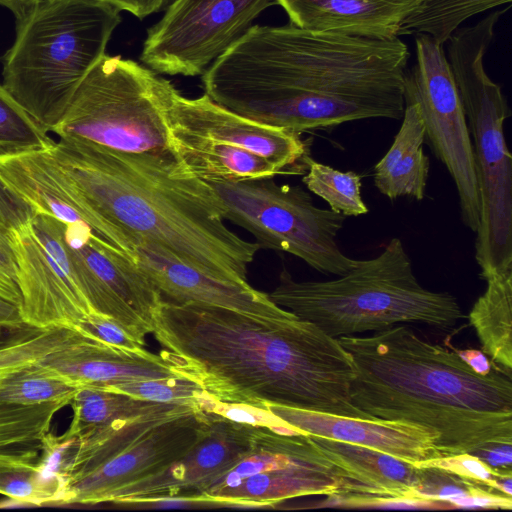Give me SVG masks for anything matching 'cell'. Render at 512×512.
<instances>
[{
	"instance_id": "cell-1",
	"label": "cell",
	"mask_w": 512,
	"mask_h": 512,
	"mask_svg": "<svg viewBox=\"0 0 512 512\" xmlns=\"http://www.w3.org/2000/svg\"><path fill=\"white\" fill-rule=\"evenodd\" d=\"M407 45L284 26L252 25L205 70L214 102L298 133L403 116Z\"/></svg>"
},
{
	"instance_id": "cell-2",
	"label": "cell",
	"mask_w": 512,
	"mask_h": 512,
	"mask_svg": "<svg viewBox=\"0 0 512 512\" xmlns=\"http://www.w3.org/2000/svg\"><path fill=\"white\" fill-rule=\"evenodd\" d=\"M152 334L172 369L219 402L369 419L351 404L355 367L349 353L293 313L257 318L163 298Z\"/></svg>"
},
{
	"instance_id": "cell-3",
	"label": "cell",
	"mask_w": 512,
	"mask_h": 512,
	"mask_svg": "<svg viewBox=\"0 0 512 512\" xmlns=\"http://www.w3.org/2000/svg\"><path fill=\"white\" fill-rule=\"evenodd\" d=\"M48 151L84 219L109 244L133 256L136 245L155 247L210 277L248 283L260 246L225 225L210 184L174 158L69 139Z\"/></svg>"
},
{
	"instance_id": "cell-4",
	"label": "cell",
	"mask_w": 512,
	"mask_h": 512,
	"mask_svg": "<svg viewBox=\"0 0 512 512\" xmlns=\"http://www.w3.org/2000/svg\"><path fill=\"white\" fill-rule=\"evenodd\" d=\"M337 339L355 367L351 404L369 419L426 427L443 456L512 444L511 373H478L455 348L401 324Z\"/></svg>"
},
{
	"instance_id": "cell-5",
	"label": "cell",
	"mask_w": 512,
	"mask_h": 512,
	"mask_svg": "<svg viewBox=\"0 0 512 512\" xmlns=\"http://www.w3.org/2000/svg\"><path fill=\"white\" fill-rule=\"evenodd\" d=\"M269 297L333 338L401 323L449 331L466 318L454 295L430 291L419 283L399 238H392L377 256L357 260L335 279L297 281L283 269Z\"/></svg>"
},
{
	"instance_id": "cell-6",
	"label": "cell",
	"mask_w": 512,
	"mask_h": 512,
	"mask_svg": "<svg viewBox=\"0 0 512 512\" xmlns=\"http://www.w3.org/2000/svg\"><path fill=\"white\" fill-rule=\"evenodd\" d=\"M120 22V11L105 0H41L16 19L14 42L1 59L2 85L53 132Z\"/></svg>"
},
{
	"instance_id": "cell-7",
	"label": "cell",
	"mask_w": 512,
	"mask_h": 512,
	"mask_svg": "<svg viewBox=\"0 0 512 512\" xmlns=\"http://www.w3.org/2000/svg\"><path fill=\"white\" fill-rule=\"evenodd\" d=\"M507 10L458 28L446 41V58L472 141L479 196L475 259L483 280L512 269V156L504 135L510 110L501 87L483 65L496 24Z\"/></svg>"
},
{
	"instance_id": "cell-8",
	"label": "cell",
	"mask_w": 512,
	"mask_h": 512,
	"mask_svg": "<svg viewBox=\"0 0 512 512\" xmlns=\"http://www.w3.org/2000/svg\"><path fill=\"white\" fill-rule=\"evenodd\" d=\"M210 419L211 412L174 404L77 439L61 504L105 503L120 488L161 472L194 446Z\"/></svg>"
},
{
	"instance_id": "cell-9",
	"label": "cell",
	"mask_w": 512,
	"mask_h": 512,
	"mask_svg": "<svg viewBox=\"0 0 512 512\" xmlns=\"http://www.w3.org/2000/svg\"><path fill=\"white\" fill-rule=\"evenodd\" d=\"M174 89L155 71L105 54L79 85L53 133L120 152L174 158L167 126Z\"/></svg>"
},
{
	"instance_id": "cell-10",
	"label": "cell",
	"mask_w": 512,
	"mask_h": 512,
	"mask_svg": "<svg viewBox=\"0 0 512 512\" xmlns=\"http://www.w3.org/2000/svg\"><path fill=\"white\" fill-rule=\"evenodd\" d=\"M208 183L222 202L223 218L251 233L260 248L292 254L326 275L341 276L355 266L357 259L337 242L346 216L317 207L300 186L273 178Z\"/></svg>"
},
{
	"instance_id": "cell-11",
	"label": "cell",
	"mask_w": 512,
	"mask_h": 512,
	"mask_svg": "<svg viewBox=\"0 0 512 512\" xmlns=\"http://www.w3.org/2000/svg\"><path fill=\"white\" fill-rule=\"evenodd\" d=\"M30 225L91 310L114 319L145 346L163 296L140 271L135 257L100 238L86 221L63 223L38 213Z\"/></svg>"
},
{
	"instance_id": "cell-12",
	"label": "cell",
	"mask_w": 512,
	"mask_h": 512,
	"mask_svg": "<svg viewBox=\"0 0 512 512\" xmlns=\"http://www.w3.org/2000/svg\"><path fill=\"white\" fill-rule=\"evenodd\" d=\"M354 484L306 433L256 426L248 449L204 490L215 506L270 507L311 495L351 494Z\"/></svg>"
},
{
	"instance_id": "cell-13",
	"label": "cell",
	"mask_w": 512,
	"mask_h": 512,
	"mask_svg": "<svg viewBox=\"0 0 512 512\" xmlns=\"http://www.w3.org/2000/svg\"><path fill=\"white\" fill-rule=\"evenodd\" d=\"M416 61L406 71L405 104L417 105L428 141L455 184L462 222L476 232L479 196L472 141L443 45L426 34L416 36Z\"/></svg>"
},
{
	"instance_id": "cell-14",
	"label": "cell",
	"mask_w": 512,
	"mask_h": 512,
	"mask_svg": "<svg viewBox=\"0 0 512 512\" xmlns=\"http://www.w3.org/2000/svg\"><path fill=\"white\" fill-rule=\"evenodd\" d=\"M274 4V0H174L148 29L140 59L158 74L201 75Z\"/></svg>"
},
{
	"instance_id": "cell-15",
	"label": "cell",
	"mask_w": 512,
	"mask_h": 512,
	"mask_svg": "<svg viewBox=\"0 0 512 512\" xmlns=\"http://www.w3.org/2000/svg\"><path fill=\"white\" fill-rule=\"evenodd\" d=\"M255 427L211 412L206 432L182 458L157 474L120 488L108 502L130 506L162 500L201 502L210 483L248 449Z\"/></svg>"
},
{
	"instance_id": "cell-16",
	"label": "cell",
	"mask_w": 512,
	"mask_h": 512,
	"mask_svg": "<svg viewBox=\"0 0 512 512\" xmlns=\"http://www.w3.org/2000/svg\"><path fill=\"white\" fill-rule=\"evenodd\" d=\"M168 131L212 139L260 155L286 173H301L308 146L301 133L265 125L214 102L207 94L183 96L176 88L167 112Z\"/></svg>"
},
{
	"instance_id": "cell-17",
	"label": "cell",
	"mask_w": 512,
	"mask_h": 512,
	"mask_svg": "<svg viewBox=\"0 0 512 512\" xmlns=\"http://www.w3.org/2000/svg\"><path fill=\"white\" fill-rule=\"evenodd\" d=\"M309 435L323 455L354 484L352 494L332 496L329 504L430 507L421 494L425 468L365 446Z\"/></svg>"
},
{
	"instance_id": "cell-18",
	"label": "cell",
	"mask_w": 512,
	"mask_h": 512,
	"mask_svg": "<svg viewBox=\"0 0 512 512\" xmlns=\"http://www.w3.org/2000/svg\"><path fill=\"white\" fill-rule=\"evenodd\" d=\"M9 238L16 260V283L23 323L32 328L68 327L91 308L76 283L35 235L30 223Z\"/></svg>"
},
{
	"instance_id": "cell-19",
	"label": "cell",
	"mask_w": 512,
	"mask_h": 512,
	"mask_svg": "<svg viewBox=\"0 0 512 512\" xmlns=\"http://www.w3.org/2000/svg\"><path fill=\"white\" fill-rule=\"evenodd\" d=\"M266 408L298 432L365 446L414 464L443 456L438 449V435L420 425L276 404H267Z\"/></svg>"
},
{
	"instance_id": "cell-20",
	"label": "cell",
	"mask_w": 512,
	"mask_h": 512,
	"mask_svg": "<svg viewBox=\"0 0 512 512\" xmlns=\"http://www.w3.org/2000/svg\"><path fill=\"white\" fill-rule=\"evenodd\" d=\"M135 251L140 271L169 301L221 307L266 319H281L292 314L274 303L269 294L249 283L238 284L210 277L155 247L137 245Z\"/></svg>"
},
{
	"instance_id": "cell-21",
	"label": "cell",
	"mask_w": 512,
	"mask_h": 512,
	"mask_svg": "<svg viewBox=\"0 0 512 512\" xmlns=\"http://www.w3.org/2000/svg\"><path fill=\"white\" fill-rule=\"evenodd\" d=\"M37 363L80 387L183 378L161 354L156 355L145 348L131 350L112 346L82 334Z\"/></svg>"
},
{
	"instance_id": "cell-22",
	"label": "cell",
	"mask_w": 512,
	"mask_h": 512,
	"mask_svg": "<svg viewBox=\"0 0 512 512\" xmlns=\"http://www.w3.org/2000/svg\"><path fill=\"white\" fill-rule=\"evenodd\" d=\"M304 29L373 39L398 37L401 22L421 0H274Z\"/></svg>"
},
{
	"instance_id": "cell-23",
	"label": "cell",
	"mask_w": 512,
	"mask_h": 512,
	"mask_svg": "<svg viewBox=\"0 0 512 512\" xmlns=\"http://www.w3.org/2000/svg\"><path fill=\"white\" fill-rule=\"evenodd\" d=\"M171 153L190 176L206 182H238L285 174L251 151L179 131H168Z\"/></svg>"
},
{
	"instance_id": "cell-24",
	"label": "cell",
	"mask_w": 512,
	"mask_h": 512,
	"mask_svg": "<svg viewBox=\"0 0 512 512\" xmlns=\"http://www.w3.org/2000/svg\"><path fill=\"white\" fill-rule=\"evenodd\" d=\"M425 127L416 104H406L402 123L387 153L374 167V185L390 200H423L430 161L425 155Z\"/></svg>"
},
{
	"instance_id": "cell-25",
	"label": "cell",
	"mask_w": 512,
	"mask_h": 512,
	"mask_svg": "<svg viewBox=\"0 0 512 512\" xmlns=\"http://www.w3.org/2000/svg\"><path fill=\"white\" fill-rule=\"evenodd\" d=\"M0 176L39 213L63 223L86 221L62 185L47 149L0 154Z\"/></svg>"
},
{
	"instance_id": "cell-26",
	"label": "cell",
	"mask_w": 512,
	"mask_h": 512,
	"mask_svg": "<svg viewBox=\"0 0 512 512\" xmlns=\"http://www.w3.org/2000/svg\"><path fill=\"white\" fill-rule=\"evenodd\" d=\"M484 293L475 301L468 319L481 351L508 373L512 370V269L485 279Z\"/></svg>"
},
{
	"instance_id": "cell-27",
	"label": "cell",
	"mask_w": 512,
	"mask_h": 512,
	"mask_svg": "<svg viewBox=\"0 0 512 512\" xmlns=\"http://www.w3.org/2000/svg\"><path fill=\"white\" fill-rule=\"evenodd\" d=\"M69 405L72 406L73 417L64 435L77 440L117 420L157 411L174 404L145 400L101 387L81 386Z\"/></svg>"
},
{
	"instance_id": "cell-28",
	"label": "cell",
	"mask_w": 512,
	"mask_h": 512,
	"mask_svg": "<svg viewBox=\"0 0 512 512\" xmlns=\"http://www.w3.org/2000/svg\"><path fill=\"white\" fill-rule=\"evenodd\" d=\"M512 0H421L400 24L398 37L426 34L440 44L466 19Z\"/></svg>"
},
{
	"instance_id": "cell-29",
	"label": "cell",
	"mask_w": 512,
	"mask_h": 512,
	"mask_svg": "<svg viewBox=\"0 0 512 512\" xmlns=\"http://www.w3.org/2000/svg\"><path fill=\"white\" fill-rule=\"evenodd\" d=\"M37 362L9 372L0 379V402L17 405L70 404L80 386Z\"/></svg>"
},
{
	"instance_id": "cell-30",
	"label": "cell",
	"mask_w": 512,
	"mask_h": 512,
	"mask_svg": "<svg viewBox=\"0 0 512 512\" xmlns=\"http://www.w3.org/2000/svg\"><path fill=\"white\" fill-rule=\"evenodd\" d=\"M307 170L302 181L315 195L325 200L329 209L344 216H359L369 212L361 195V176L354 171H339L304 155Z\"/></svg>"
},
{
	"instance_id": "cell-31",
	"label": "cell",
	"mask_w": 512,
	"mask_h": 512,
	"mask_svg": "<svg viewBox=\"0 0 512 512\" xmlns=\"http://www.w3.org/2000/svg\"><path fill=\"white\" fill-rule=\"evenodd\" d=\"M66 402L17 405L0 402V450L41 447L54 415Z\"/></svg>"
},
{
	"instance_id": "cell-32",
	"label": "cell",
	"mask_w": 512,
	"mask_h": 512,
	"mask_svg": "<svg viewBox=\"0 0 512 512\" xmlns=\"http://www.w3.org/2000/svg\"><path fill=\"white\" fill-rule=\"evenodd\" d=\"M80 335L68 327H26L0 346V379L9 372L36 363Z\"/></svg>"
},
{
	"instance_id": "cell-33",
	"label": "cell",
	"mask_w": 512,
	"mask_h": 512,
	"mask_svg": "<svg viewBox=\"0 0 512 512\" xmlns=\"http://www.w3.org/2000/svg\"><path fill=\"white\" fill-rule=\"evenodd\" d=\"M54 143L0 84V154L47 149Z\"/></svg>"
},
{
	"instance_id": "cell-34",
	"label": "cell",
	"mask_w": 512,
	"mask_h": 512,
	"mask_svg": "<svg viewBox=\"0 0 512 512\" xmlns=\"http://www.w3.org/2000/svg\"><path fill=\"white\" fill-rule=\"evenodd\" d=\"M417 467H435L468 482L512 497V469H498L472 453H459L429 459Z\"/></svg>"
},
{
	"instance_id": "cell-35",
	"label": "cell",
	"mask_w": 512,
	"mask_h": 512,
	"mask_svg": "<svg viewBox=\"0 0 512 512\" xmlns=\"http://www.w3.org/2000/svg\"><path fill=\"white\" fill-rule=\"evenodd\" d=\"M101 388L122 392L145 400L187 405L198 409H201L202 401L207 395V392L198 384L186 378L136 381Z\"/></svg>"
},
{
	"instance_id": "cell-36",
	"label": "cell",
	"mask_w": 512,
	"mask_h": 512,
	"mask_svg": "<svg viewBox=\"0 0 512 512\" xmlns=\"http://www.w3.org/2000/svg\"><path fill=\"white\" fill-rule=\"evenodd\" d=\"M64 486L44 480L32 468H0V494L32 503L35 507L61 504Z\"/></svg>"
},
{
	"instance_id": "cell-37",
	"label": "cell",
	"mask_w": 512,
	"mask_h": 512,
	"mask_svg": "<svg viewBox=\"0 0 512 512\" xmlns=\"http://www.w3.org/2000/svg\"><path fill=\"white\" fill-rule=\"evenodd\" d=\"M72 329L86 337L120 348L137 350L145 347L117 321L95 311L87 313L72 326Z\"/></svg>"
},
{
	"instance_id": "cell-38",
	"label": "cell",
	"mask_w": 512,
	"mask_h": 512,
	"mask_svg": "<svg viewBox=\"0 0 512 512\" xmlns=\"http://www.w3.org/2000/svg\"><path fill=\"white\" fill-rule=\"evenodd\" d=\"M38 209L14 191L0 176V232L9 237L13 230L28 225Z\"/></svg>"
},
{
	"instance_id": "cell-39",
	"label": "cell",
	"mask_w": 512,
	"mask_h": 512,
	"mask_svg": "<svg viewBox=\"0 0 512 512\" xmlns=\"http://www.w3.org/2000/svg\"><path fill=\"white\" fill-rule=\"evenodd\" d=\"M119 11H127L139 19L162 10L171 0H105Z\"/></svg>"
},
{
	"instance_id": "cell-40",
	"label": "cell",
	"mask_w": 512,
	"mask_h": 512,
	"mask_svg": "<svg viewBox=\"0 0 512 512\" xmlns=\"http://www.w3.org/2000/svg\"><path fill=\"white\" fill-rule=\"evenodd\" d=\"M494 468L510 470L512 464V444H498L474 454Z\"/></svg>"
},
{
	"instance_id": "cell-41",
	"label": "cell",
	"mask_w": 512,
	"mask_h": 512,
	"mask_svg": "<svg viewBox=\"0 0 512 512\" xmlns=\"http://www.w3.org/2000/svg\"><path fill=\"white\" fill-rule=\"evenodd\" d=\"M459 356L476 372L488 374L495 364L482 351L477 349H455Z\"/></svg>"
},
{
	"instance_id": "cell-42",
	"label": "cell",
	"mask_w": 512,
	"mask_h": 512,
	"mask_svg": "<svg viewBox=\"0 0 512 512\" xmlns=\"http://www.w3.org/2000/svg\"><path fill=\"white\" fill-rule=\"evenodd\" d=\"M0 272L16 282V260L10 238L0 232Z\"/></svg>"
},
{
	"instance_id": "cell-43",
	"label": "cell",
	"mask_w": 512,
	"mask_h": 512,
	"mask_svg": "<svg viewBox=\"0 0 512 512\" xmlns=\"http://www.w3.org/2000/svg\"><path fill=\"white\" fill-rule=\"evenodd\" d=\"M0 298L17 306L21 304V295L17 283L0 272Z\"/></svg>"
},
{
	"instance_id": "cell-44",
	"label": "cell",
	"mask_w": 512,
	"mask_h": 512,
	"mask_svg": "<svg viewBox=\"0 0 512 512\" xmlns=\"http://www.w3.org/2000/svg\"><path fill=\"white\" fill-rule=\"evenodd\" d=\"M41 0H0V5L9 9L15 19L25 16Z\"/></svg>"
},
{
	"instance_id": "cell-45",
	"label": "cell",
	"mask_w": 512,
	"mask_h": 512,
	"mask_svg": "<svg viewBox=\"0 0 512 512\" xmlns=\"http://www.w3.org/2000/svg\"><path fill=\"white\" fill-rule=\"evenodd\" d=\"M35 507L32 503L13 497L0 500V508Z\"/></svg>"
},
{
	"instance_id": "cell-46",
	"label": "cell",
	"mask_w": 512,
	"mask_h": 512,
	"mask_svg": "<svg viewBox=\"0 0 512 512\" xmlns=\"http://www.w3.org/2000/svg\"><path fill=\"white\" fill-rule=\"evenodd\" d=\"M25 329V328H24ZM22 331V330H21ZM20 332V331H19ZM17 332V333H19ZM17 333H15L12 337H6L4 339H0V346L4 345L5 343H7L10 339H12Z\"/></svg>"
}]
</instances>
